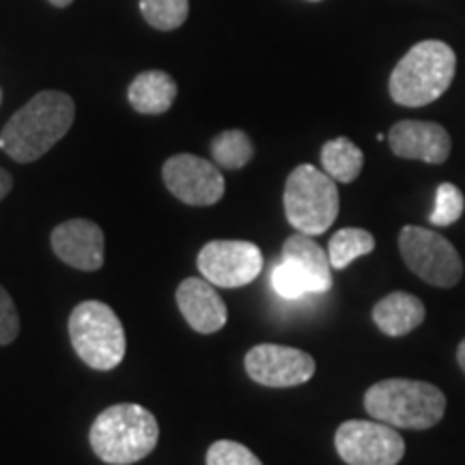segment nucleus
<instances>
[{"mask_svg": "<svg viewBox=\"0 0 465 465\" xmlns=\"http://www.w3.org/2000/svg\"><path fill=\"white\" fill-rule=\"evenodd\" d=\"M0 104H3V91H0Z\"/></svg>", "mask_w": 465, "mask_h": 465, "instance_id": "c85d7f7f", "label": "nucleus"}, {"mask_svg": "<svg viewBox=\"0 0 465 465\" xmlns=\"http://www.w3.org/2000/svg\"><path fill=\"white\" fill-rule=\"evenodd\" d=\"M127 100L141 114H164L177 100V83L166 72L149 69L132 80Z\"/></svg>", "mask_w": 465, "mask_h": 465, "instance_id": "f3484780", "label": "nucleus"}, {"mask_svg": "<svg viewBox=\"0 0 465 465\" xmlns=\"http://www.w3.org/2000/svg\"><path fill=\"white\" fill-rule=\"evenodd\" d=\"M52 5H54V7H58V9H65V7H69V5L74 3V0H50Z\"/></svg>", "mask_w": 465, "mask_h": 465, "instance_id": "cd10ccee", "label": "nucleus"}, {"mask_svg": "<svg viewBox=\"0 0 465 465\" xmlns=\"http://www.w3.org/2000/svg\"><path fill=\"white\" fill-rule=\"evenodd\" d=\"M179 311L194 332L213 334L226 325V304L205 278H185L174 293Z\"/></svg>", "mask_w": 465, "mask_h": 465, "instance_id": "4468645a", "label": "nucleus"}, {"mask_svg": "<svg viewBox=\"0 0 465 465\" xmlns=\"http://www.w3.org/2000/svg\"><path fill=\"white\" fill-rule=\"evenodd\" d=\"M399 250L405 265L433 287L449 289L461 281L463 261L455 246L440 232L422 226H403Z\"/></svg>", "mask_w": 465, "mask_h": 465, "instance_id": "0eeeda50", "label": "nucleus"}, {"mask_svg": "<svg viewBox=\"0 0 465 465\" xmlns=\"http://www.w3.org/2000/svg\"><path fill=\"white\" fill-rule=\"evenodd\" d=\"M201 276L223 289L246 287L263 270V254L257 243L242 240H213L201 248Z\"/></svg>", "mask_w": 465, "mask_h": 465, "instance_id": "1a4fd4ad", "label": "nucleus"}, {"mask_svg": "<svg viewBox=\"0 0 465 465\" xmlns=\"http://www.w3.org/2000/svg\"><path fill=\"white\" fill-rule=\"evenodd\" d=\"M11 188H14V177L5 168H0V201L9 194Z\"/></svg>", "mask_w": 465, "mask_h": 465, "instance_id": "a878e982", "label": "nucleus"}, {"mask_svg": "<svg viewBox=\"0 0 465 465\" xmlns=\"http://www.w3.org/2000/svg\"><path fill=\"white\" fill-rule=\"evenodd\" d=\"M160 424L147 407L119 403L104 410L91 424L89 441L97 459L110 465H132L155 450Z\"/></svg>", "mask_w": 465, "mask_h": 465, "instance_id": "f03ea898", "label": "nucleus"}, {"mask_svg": "<svg viewBox=\"0 0 465 465\" xmlns=\"http://www.w3.org/2000/svg\"><path fill=\"white\" fill-rule=\"evenodd\" d=\"M394 155L403 160H422L427 164H444L450 155V136L431 121H399L388 134Z\"/></svg>", "mask_w": 465, "mask_h": 465, "instance_id": "ddd939ff", "label": "nucleus"}, {"mask_svg": "<svg viewBox=\"0 0 465 465\" xmlns=\"http://www.w3.org/2000/svg\"><path fill=\"white\" fill-rule=\"evenodd\" d=\"M341 196L336 182L312 164L295 168L284 183V213L304 235H322L339 218Z\"/></svg>", "mask_w": 465, "mask_h": 465, "instance_id": "423d86ee", "label": "nucleus"}, {"mask_svg": "<svg viewBox=\"0 0 465 465\" xmlns=\"http://www.w3.org/2000/svg\"><path fill=\"white\" fill-rule=\"evenodd\" d=\"M311 3H317V0H311Z\"/></svg>", "mask_w": 465, "mask_h": 465, "instance_id": "c756f323", "label": "nucleus"}, {"mask_svg": "<svg viewBox=\"0 0 465 465\" xmlns=\"http://www.w3.org/2000/svg\"><path fill=\"white\" fill-rule=\"evenodd\" d=\"M457 56L438 39L416 44L401 58L391 75V97L401 106L420 108L440 100L452 84Z\"/></svg>", "mask_w": 465, "mask_h": 465, "instance_id": "7ed1b4c3", "label": "nucleus"}, {"mask_svg": "<svg viewBox=\"0 0 465 465\" xmlns=\"http://www.w3.org/2000/svg\"><path fill=\"white\" fill-rule=\"evenodd\" d=\"M366 414L394 429H431L444 418L446 397L438 386L416 380H383L364 394Z\"/></svg>", "mask_w": 465, "mask_h": 465, "instance_id": "20e7f679", "label": "nucleus"}, {"mask_svg": "<svg viewBox=\"0 0 465 465\" xmlns=\"http://www.w3.org/2000/svg\"><path fill=\"white\" fill-rule=\"evenodd\" d=\"M162 179L174 199L192 207H209L224 196V177L213 162L199 155H173L162 166Z\"/></svg>", "mask_w": 465, "mask_h": 465, "instance_id": "9d476101", "label": "nucleus"}, {"mask_svg": "<svg viewBox=\"0 0 465 465\" xmlns=\"http://www.w3.org/2000/svg\"><path fill=\"white\" fill-rule=\"evenodd\" d=\"M272 287L284 300H300L311 293V284L287 261H281L272 272Z\"/></svg>", "mask_w": 465, "mask_h": 465, "instance_id": "b1692460", "label": "nucleus"}, {"mask_svg": "<svg viewBox=\"0 0 465 465\" xmlns=\"http://www.w3.org/2000/svg\"><path fill=\"white\" fill-rule=\"evenodd\" d=\"M463 209L465 199L461 190L452 183H441L438 192H435V207L429 220H431L433 226L455 224L463 216Z\"/></svg>", "mask_w": 465, "mask_h": 465, "instance_id": "4be33fe9", "label": "nucleus"}, {"mask_svg": "<svg viewBox=\"0 0 465 465\" xmlns=\"http://www.w3.org/2000/svg\"><path fill=\"white\" fill-rule=\"evenodd\" d=\"M52 250L63 263L80 272H97L104 265V231L100 224L74 218L58 224L50 235Z\"/></svg>", "mask_w": 465, "mask_h": 465, "instance_id": "f8f14e48", "label": "nucleus"}, {"mask_svg": "<svg viewBox=\"0 0 465 465\" xmlns=\"http://www.w3.org/2000/svg\"><path fill=\"white\" fill-rule=\"evenodd\" d=\"M252 141L242 130L220 132L212 141V158L220 168H226V171H240V168L252 160Z\"/></svg>", "mask_w": 465, "mask_h": 465, "instance_id": "aec40b11", "label": "nucleus"}, {"mask_svg": "<svg viewBox=\"0 0 465 465\" xmlns=\"http://www.w3.org/2000/svg\"><path fill=\"white\" fill-rule=\"evenodd\" d=\"M427 311L416 295L405 293V291H394L377 302L373 308V322L383 334L388 336H405L424 322Z\"/></svg>", "mask_w": 465, "mask_h": 465, "instance_id": "dca6fc26", "label": "nucleus"}, {"mask_svg": "<svg viewBox=\"0 0 465 465\" xmlns=\"http://www.w3.org/2000/svg\"><path fill=\"white\" fill-rule=\"evenodd\" d=\"M69 339L74 351L95 371H113L125 358V330L108 304L86 300L69 315Z\"/></svg>", "mask_w": 465, "mask_h": 465, "instance_id": "39448f33", "label": "nucleus"}, {"mask_svg": "<svg viewBox=\"0 0 465 465\" xmlns=\"http://www.w3.org/2000/svg\"><path fill=\"white\" fill-rule=\"evenodd\" d=\"M246 373L250 380L265 388H295L315 375V358L295 347L263 345L252 347L246 353Z\"/></svg>", "mask_w": 465, "mask_h": 465, "instance_id": "9b49d317", "label": "nucleus"}, {"mask_svg": "<svg viewBox=\"0 0 465 465\" xmlns=\"http://www.w3.org/2000/svg\"><path fill=\"white\" fill-rule=\"evenodd\" d=\"M282 261H287L306 278L311 293H323L332 287V265L328 252L304 232L287 237L282 246Z\"/></svg>", "mask_w": 465, "mask_h": 465, "instance_id": "2eb2a0df", "label": "nucleus"}, {"mask_svg": "<svg viewBox=\"0 0 465 465\" xmlns=\"http://www.w3.org/2000/svg\"><path fill=\"white\" fill-rule=\"evenodd\" d=\"M375 250V237L369 231L356 229V226H347L334 232L332 240L328 243V257L330 265L334 270H345L353 261L364 257V254Z\"/></svg>", "mask_w": 465, "mask_h": 465, "instance_id": "6ab92c4d", "label": "nucleus"}, {"mask_svg": "<svg viewBox=\"0 0 465 465\" xmlns=\"http://www.w3.org/2000/svg\"><path fill=\"white\" fill-rule=\"evenodd\" d=\"M457 360H459V366H461L463 373H465V339L461 341V345H459V349H457Z\"/></svg>", "mask_w": 465, "mask_h": 465, "instance_id": "bb28decb", "label": "nucleus"}, {"mask_svg": "<svg viewBox=\"0 0 465 465\" xmlns=\"http://www.w3.org/2000/svg\"><path fill=\"white\" fill-rule=\"evenodd\" d=\"M334 444L347 465H397L405 455V441L397 429L380 420L342 422Z\"/></svg>", "mask_w": 465, "mask_h": 465, "instance_id": "6e6552de", "label": "nucleus"}, {"mask_svg": "<svg viewBox=\"0 0 465 465\" xmlns=\"http://www.w3.org/2000/svg\"><path fill=\"white\" fill-rule=\"evenodd\" d=\"M141 14L149 26L158 31H174L188 20V0H141Z\"/></svg>", "mask_w": 465, "mask_h": 465, "instance_id": "412c9836", "label": "nucleus"}, {"mask_svg": "<svg viewBox=\"0 0 465 465\" xmlns=\"http://www.w3.org/2000/svg\"><path fill=\"white\" fill-rule=\"evenodd\" d=\"M323 171L339 183L356 182L358 174L362 173L364 153L349 138H334L328 141L322 149Z\"/></svg>", "mask_w": 465, "mask_h": 465, "instance_id": "a211bd4d", "label": "nucleus"}, {"mask_svg": "<svg viewBox=\"0 0 465 465\" xmlns=\"http://www.w3.org/2000/svg\"><path fill=\"white\" fill-rule=\"evenodd\" d=\"M205 461L207 465H263L248 446L232 440H218L209 446Z\"/></svg>", "mask_w": 465, "mask_h": 465, "instance_id": "5701e85b", "label": "nucleus"}, {"mask_svg": "<svg viewBox=\"0 0 465 465\" xmlns=\"http://www.w3.org/2000/svg\"><path fill=\"white\" fill-rule=\"evenodd\" d=\"M75 104L67 93L42 91L22 106L0 132V149L20 164L44 158L72 130Z\"/></svg>", "mask_w": 465, "mask_h": 465, "instance_id": "f257e3e1", "label": "nucleus"}, {"mask_svg": "<svg viewBox=\"0 0 465 465\" xmlns=\"http://www.w3.org/2000/svg\"><path fill=\"white\" fill-rule=\"evenodd\" d=\"M20 334V315L9 291L0 284V347L11 345Z\"/></svg>", "mask_w": 465, "mask_h": 465, "instance_id": "393cba45", "label": "nucleus"}]
</instances>
